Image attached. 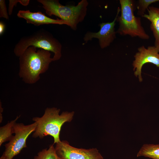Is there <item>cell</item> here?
Listing matches in <instances>:
<instances>
[{
	"instance_id": "cell-1",
	"label": "cell",
	"mask_w": 159,
	"mask_h": 159,
	"mask_svg": "<svg viewBox=\"0 0 159 159\" xmlns=\"http://www.w3.org/2000/svg\"><path fill=\"white\" fill-rule=\"evenodd\" d=\"M50 52L42 49L37 50L34 46L28 47L19 57V76L26 83L32 84L38 81L40 75L48 69L53 61Z\"/></svg>"
},
{
	"instance_id": "cell-2",
	"label": "cell",
	"mask_w": 159,
	"mask_h": 159,
	"mask_svg": "<svg viewBox=\"0 0 159 159\" xmlns=\"http://www.w3.org/2000/svg\"><path fill=\"white\" fill-rule=\"evenodd\" d=\"M60 111V109L56 107H47L42 117H34L32 120L37 125L33 137L42 139L49 135L54 138V144L60 142L61 127L64 123L72 121L74 112H63L59 115Z\"/></svg>"
},
{
	"instance_id": "cell-3",
	"label": "cell",
	"mask_w": 159,
	"mask_h": 159,
	"mask_svg": "<svg viewBox=\"0 0 159 159\" xmlns=\"http://www.w3.org/2000/svg\"><path fill=\"white\" fill-rule=\"evenodd\" d=\"M42 4L46 13L49 16L54 15L65 21L73 30L77 29L78 24L82 22L87 15L89 3L82 0L76 6L61 4L57 0H38Z\"/></svg>"
},
{
	"instance_id": "cell-4",
	"label": "cell",
	"mask_w": 159,
	"mask_h": 159,
	"mask_svg": "<svg viewBox=\"0 0 159 159\" xmlns=\"http://www.w3.org/2000/svg\"><path fill=\"white\" fill-rule=\"evenodd\" d=\"M31 46L53 52V61L59 60L61 57V44L50 32L43 29L22 37L15 46L14 53L19 57L26 49Z\"/></svg>"
},
{
	"instance_id": "cell-5",
	"label": "cell",
	"mask_w": 159,
	"mask_h": 159,
	"mask_svg": "<svg viewBox=\"0 0 159 159\" xmlns=\"http://www.w3.org/2000/svg\"><path fill=\"white\" fill-rule=\"evenodd\" d=\"M119 2L121 14L117 19L119 24L117 33L123 36L129 35L143 40L148 39L150 36L142 25L141 17H136L134 15L135 1L132 0H120Z\"/></svg>"
},
{
	"instance_id": "cell-6",
	"label": "cell",
	"mask_w": 159,
	"mask_h": 159,
	"mask_svg": "<svg viewBox=\"0 0 159 159\" xmlns=\"http://www.w3.org/2000/svg\"><path fill=\"white\" fill-rule=\"evenodd\" d=\"M37 125L35 122L27 125L16 123L13 128L15 135L9 142L5 144V150L0 159H13L23 149L26 147V140L31 134L35 131Z\"/></svg>"
},
{
	"instance_id": "cell-7",
	"label": "cell",
	"mask_w": 159,
	"mask_h": 159,
	"mask_svg": "<svg viewBox=\"0 0 159 159\" xmlns=\"http://www.w3.org/2000/svg\"><path fill=\"white\" fill-rule=\"evenodd\" d=\"M56 144V153L62 159H104L96 148L86 149L76 148L66 140Z\"/></svg>"
},
{
	"instance_id": "cell-8",
	"label": "cell",
	"mask_w": 159,
	"mask_h": 159,
	"mask_svg": "<svg viewBox=\"0 0 159 159\" xmlns=\"http://www.w3.org/2000/svg\"><path fill=\"white\" fill-rule=\"evenodd\" d=\"M120 12V8L118 7L116 16L114 20L111 22H102L99 24L100 30L97 32H87L85 35L83 40L85 43L91 41L93 38L98 39L100 47L102 49L110 46L116 38V32L115 26L117 17Z\"/></svg>"
},
{
	"instance_id": "cell-9",
	"label": "cell",
	"mask_w": 159,
	"mask_h": 159,
	"mask_svg": "<svg viewBox=\"0 0 159 159\" xmlns=\"http://www.w3.org/2000/svg\"><path fill=\"white\" fill-rule=\"evenodd\" d=\"M138 52L134 56L132 65L135 75L138 76L139 81H142L141 69L143 66L147 63H152L159 68V51L154 46H149L146 48L144 45L138 49Z\"/></svg>"
},
{
	"instance_id": "cell-10",
	"label": "cell",
	"mask_w": 159,
	"mask_h": 159,
	"mask_svg": "<svg viewBox=\"0 0 159 159\" xmlns=\"http://www.w3.org/2000/svg\"><path fill=\"white\" fill-rule=\"evenodd\" d=\"M17 16L19 18L25 19L27 23L32 24L36 26L49 24L68 25L65 21L61 19H55L49 18L40 11L34 12L29 10H20L18 11Z\"/></svg>"
},
{
	"instance_id": "cell-11",
	"label": "cell",
	"mask_w": 159,
	"mask_h": 159,
	"mask_svg": "<svg viewBox=\"0 0 159 159\" xmlns=\"http://www.w3.org/2000/svg\"><path fill=\"white\" fill-rule=\"evenodd\" d=\"M147 10L148 14L142 17L150 22V29L155 39L154 46L159 51V7L150 6Z\"/></svg>"
},
{
	"instance_id": "cell-12",
	"label": "cell",
	"mask_w": 159,
	"mask_h": 159,
	"mask_svg": "<svg viewBox=\"0 0 159 159\" xmlns=\"http://www.w3.org/2000/svg\"><path fill=\"white\" fill-rule=\"evenodd\" d=\"M137 156H143L152 159H159V144L143 145L138 153Z\"/></svg>"
},
{
	"instance_id": "cell-13",
	"label": "cell",
	"mask_w": 159,
	"mask_h": 159,
	"mask_svg": "<svg viewBox=\"0 0 159 159\" xmlns=\"http://www.w3.org/2000/svg\"><path fill=\"white\" fill-rule=\"evenodd\" d=\"M20 116H17L16 118L9 122L6 125L0 127V146L6 142L9 141L14 133V127L16 123V121Z\"/></svg>"
},
{
	"instance_id": "cell-14",
	"label": "cell",
	"mask_w": 159,
	"mask_h": 159,
	"mask_svg": "<svg viewBox=\"0 0 159 159\" xmlns=\"http://www.w3.org/2000/svg\"><path fill=\"white\" fill-rule=\"evenodd\" d=\"M54 144L39 152L33 159H62L57 155Z\"/></svg>"
},
{
	"instance_id": "cell-15",
	"label": "cell",
	"mask_w": 159,
	"mask_h": 159,
	"mask_svg": "<svg viewBox=\"0 0 159 159\" xmlns=\"http://www.w3.org/2000/svg\"><path fill=\"white\" fill-rule=\"evenodd\" d=\"M159 2V0H139L138 1L137 14L142 17L145 14L146 10L151 4Z\"/></svg>"
},
{
	"instance_id": "cell-16",
	"label": "cell",
	"mask_w": 159,
	"mask_h": 159,
	"mask_svg": "<svg viewBox=\"0 0 159 159\" xmlns=\"http://www.w3.org/2000/svg\"><path fill=\"white\" fill-rule=\"evenodd\" d=\"M0 17L9 19V17L7 11L5 1L0 0Z\"/></svg>"
},
{
	"instance_id": "cell-17",
	"label": "cell",
	"mask_w": 159,
	"mask_h": 159,
	"mask_svg": "<svg viewBox=\"0 0 159 159\" xmlns=\"http://www.w3.org/2000/svg\"><path fill=\"white\" fill-rule=\"evenodd\" d=\"M5 28V25L2 21L0 22V34L1 35L4 32Z\"/></svg>"
},
{
	"instance_id": "cell-18",
	"label": "cell",
	"mask_w": 159,
	"mask_h": 159,
	"mask_svg": "<svg viewBox=\"0 0 159 159\" xmlns=\"http://www.w3.org/2000/svg\"><path fill=\"white\" fill-rule=\"evenodd\" d=\"M3 108L2 107L1 102H0V122H1L2 120V113L3 111Z\"/></svg>"
}]
</instances>
